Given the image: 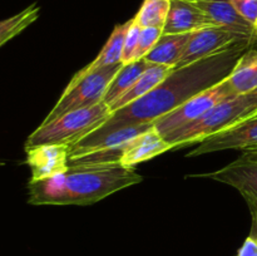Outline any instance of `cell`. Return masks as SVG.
<instances>
[{
	"instance_id": "obj_20",
	"label": "cell",
	"mask_w": 257,
	"mask_h": 256,
	"mask_svg": "<svg viewBox=\"0 0 257 256\" xmlns=\"http://www.w3.org/2000/svg\"><path fill=\"white\" fill-rule=\"evenodd\" d=\"M171 0H145L135 19L142 28L165 27L170 13Z\"/></svg>"
},
{
	"instance_id": "obj_15",
	"label": "cell",
	"mask_w": 257,
	"mask_h": 256,
	"mask_svg": "<svg viewBox=\"0 0 257 256\" xmlns=\"http://www.w3.org/2000/svg\"><path fill=\"white\" fill-rule=\"evenodd\" d=\"M192 33L185 34H162L153 49L146 55L143 59L148 63L167 65L175 69L180 59L182 58L183 52L187 47Z\"/></svg>"
},
{
	"instance_id": "obj_22",
	"label": "cell",
	"mask_w": 257,
	"mask_h": 256,
	"mask_svg": "<svg viewBox=\"0 0 257 256\" xmlns=\"http://www.w3.org/2000/svg\"><path fill=\"white\" fill-rule=\"evenodd\" d=\"M162 34V28H142L140 35V44H138L137 50L138 60L143 59V58L153 49V47H155L156 43L160 40Z\"/></svg>"
},
{
	"instance_id": "obj_10",
	"label": "cell",
	"mask_w": 257,
	"mask_h": 256,
	"mask_svg": "<svg viewBox=\"0 0 257 256\" xmlns=\"http://www.w3.org/2000/svg\"><path fill=\"white\" fill-rule=\"evenodd\" d=\"M27 165L32 181L47 180L62 175L69 168V147L62 145H39L25 148Z\"/></svg>"
},
{
	"instance_id": "obj_24",
	"label": "cell",
	"mask_w": 257,
	"mask_h": 256,
	"mask_svg": "<svg viewBox=\"0 0 257 256\" xmlns=\"http://www.w3.org/2000/svg\"><path fill=\"white\" fill-rule=\"evenodd\" d=\"M237 256H257V240L248 236L238 250Z\"/></svg>"
},
{
	"instance_id": "obj_26",
	"label": "cell",
	"mask_w": 257,
	"mask_h": 256,
	"mask_svg": "<svg viewBox=\"0 0 257 256\" xmlns=\"http://www.w3.org/2000/svg\"><path fill=\"white\" fill-rule=\"evenodd\" d=\"M253 27H255V34L257 35V20H256V23H255V25H253Z\"/></svg>"
},
{
	"instance_id": "obj_12",
	"label": "cell",
	"mask_w": 257,
	"mask_h": 256,
	"mask_svg": "<svg viewBox=\"0 0 257 256\" xmlns=\"http://www.w3.org/2000/svg\"><path fill=\"white\" fill-rule=\"evenodd\" d=\"M170 150H172L170 143L166 142L163 136L152 127L124 143L120 163L128 168H135L138 163L155 158Z\"/></svg>"
},
{
	"instance_id": "obj_18",
	"label": "cell",
	"mask_w": 257,
	"mask_h": 256,
	"mask_svg": "<svg viewBox=\"0 0 257 256\" xmlns=\"http://www.w3.org/2000/svg\"><path fill=\"white\" fill-rule=\"evenodd\" d=\"M130 25L131 20L123 23V24L115 25L112 34L109 35L107 43L102 48V50L97 55V58L90 64L83 68V70H93L98 69V68L117 64V63H123V47H124L125 34H127V30L130 28Z\"/></svg>"
},
{
	"instance_id": "obj_4",
	"label": "cell",
	"mask_w": 257,
	"mask_h": 256,
	"mask_svg": "<svg viewBox=\"0 0 257 256\" xmlns=\"http://www.w3.org/2000/svg\"><path fill=\"white\" fill-rule=\"evenodd\" d=\"M110 114L109 107L104 102L73 110L52 122L42 123L27 138L25 148L39 145H62L70 148L104 124Z\"/></svg>"
},
{
	"instance_id": "obj_1",
	"label": "cell",
	"mask_w": 257,
	"mask_h": 256,
	"mask_svg": "<svg viewBox=\"0 0 257 256\" xmlns=\"http://www.w3.org/2000/svg\"><path fill=\"white\" fill-rule=\"evenodd\" d=\"M256 43V40H243L218 54L173 69L172 73L150 93L112 113L104 124L83 140H99L103 136L127 125L153 123L180 107L193 95L222 82L232 72L241 55Z\"/></svg>"
},
{
	"instance_id": "obj_2",
	"label": "cell",
	"mask_w": 257,
	"mask_h": 256,
	"mask_svg": "<svg viewBox=\"0 0 257 256\" xmlns=\"http://www.w3.org/2000/svg\"><path fill=\"white\" fill-rule=\"evenodd\" d=\"M135 168L122 163L69 166L62 175L28 183L30 205H92L142 182Z\"/></svg>"
},
{
	"instance_id": "obj_8",
	"label": "cell",
	"mask_w": 257,
	"mask_h": 256,
	"mask_svg": "<svg viewBox=\"0 0 257 256\" xmlns=\"http://www.w3.org/2000/svg\"><path fill=\"white\" fill-rule=\"evenodd\" d=\"M243 40H256L255 38L240 34V33H236L227 28L218 27V25L197 30L191 35V39L183 52L182 58L175 69L192 64L203 58L218 54Z\"/></svg>"
},
{
	"instance_id": "obj_23",
	"label": "cell",
	"mask_w": 257,
	"mask_h": 256,
	"mask_svg": "<svg viewBox=\"0 0 257 256\" xmlns=\"http://www.w3.org/2000/svg\"><path fill=\"white\" fill-rule=\"evenodd\" d=\"M238 14L255 25L257 20V0H230Z\"/></svg>"
},
{
	"instance_id": "obj_5",
	"label": "cell",
	"mask_w": 257,
	"mask_h": 256,
	"mask_svg": "<svg viewBox=\"0 0 257 256\" xmlns=\"http://www.w3.org/2000/svg\"><path fill=\"white\" fill-rule=\"evenodd\" d=\"M123 64L124 63H117L93 70L80 69L42 123L52 122L73 110L93 107L103 102L110 82Z\"/></svg>"
},
{
	"instance_id": "obj_28",
	"label": "cell",
	"mask_w": 257,
	"mask_h": 256,
	"mask_svg": "<svg viewBox=\"0 0 257 256\" xmlns=\"http://www.w3.org/2000/svg\"><path fill=\"white\" fill-rule=\"evenodd\" d=\"M255 151H257V150H255Z\"/></svg>"
},
{
	"instance_id": "obj_27",
	"label": "cell",
	"mask_w": 257,
	"mask_h": 256,
	"mask_svg": "<svg viewBox=\"0 0 257 256\" xmlns=\"http://www.w3.org/2000/svg\"><path fill=\"white\" fill-rule=\"evenodd\" d=\"M253 93V94H255V97L257 98V90H255V92H252Z\"/></svg>"
},
{
	"instance_id": "obj_25",
	"label": "cell",
	"mask_w": 257,
	"mask_h": 256,
	"mask_svg": "<svg viewBox=\"0 0 257 256\" xmlns=\"http://www.w3.org/2000/svg\"><path fill=\"white\" fill-rule=\"evenodd\" d=\"M251 212V217H252V221H251V230H250V235L251 237H253L255 240H257V206L252 210H250Z\"/></svg>"
},
{
	"instance_id": "obj_21",
	"label": "cell",
	"mask_w": 257,
	"mask_h": 256,
	"mask_svg": "<svg viewBox=\"0 0 257 256\" xmlns=\"http://www.w3.org/2000/svg\"><path fill=\"white\" fill-rule=\"evenodd\" d=\"M142 27L137 23L135 18L131 19V25L127 30L124 39V47H123V57L122 62L124 64L131 62H135L137 59L138 44H140V35Z\"/></svg>"
},
{
	"instance_id": "obj_16",
	"label": "cell",
	"mask_w": 257,
	"mask_h": 256,
	"mask_svg": "<svg viewBox=\"0 0 257 256\" xmlns=\"http://www.w3.org/2000/svg\"><path fill=\"white\" fill-rule=\"evenodd\" d=\"M227 82L236 95L250 94L257 90V50H246L228 74Z\"/></svg>"
},
{
	"instance_id": "obj_19",
	"label": "cell",
	"mask_w": 257,
	"mask_h": 256,
	"mask_svg": "<svg viewBox=\"0 0 257 256\" xmlns=\"http://www.w3.org/2000/svg\"><path fill=\"white\" fill-rule=\"evenodd\" d=\"M40 8L38 4H32L13 17L0 20V47L19 35L23 30L32 25L39 18Z\"/></svg>"
},
{
	"instance_id": "obj_9",
	"label": "cell",
	"mask_w": 257,
	"mask_h": 256,
	"mask_svg": "<svg viewBox=\"0 0 257 256\" xmlns=\"http://www.w3.org/2000/svg\"><path fill=\"white\" fill-rule=\"evenodd\" d=\"M225 150H240L243 152L257 150V113L206 138L186 156L195 157Z\"/></svg>"
},
{
	"instance_id": "obj_17",
	"label": "cell",
	"mask_w": 257,
	"mask_h": 256,
	"mask_svg": "<svg viewBox=\"0 0 257 256\" xmlns=\"http://www.w3.org/2000/svg\"><path fill=\"white\" fill-rule=\"evenodd\" d=\"M148 65H150V63L145 59L135 60V62L123 64V67L118 70L115 77L110 82L104 98H103V102L109 107L115 100L119 99L135 84L136 80L142 75V73L147 69Z\"/></svg>"
},
{
	"instance_id": "obj_14",
	"label": "cell",
	"mask_w": 257,
	"mask_h": 256,
	"mask_svg": "<svg viewBox=\"0 0 257 256\" xmlns=\"http://www.w3.org/2000/svg\"><path fill=\"white\" fill-rule=\"evenodd\" d=\"M173 68L167 67V65L162 64H155V63H150L147 69L142 73L140 78L136 80L135 84L119 98L115 100L113 104L109 105L110 113H114L117 110L122 109L125 105L131 104V103L136 102L137 99L142 98L147 93H150L153 88L157 87L162 80H165L168 75L172 73Z\"/></svg>"
},
{
	"instance_id": "obj_7",
	"label": "cell",
	"mask_w": 257,
	"mask_h": 256,
	"mask_svg": "<svg viewBox=\"0 0 257 256\" xmlns=\"http://www.w3.org/2000/svg\"><path fill=\"white\" fill-rule=\"evenodd\" d=\"M190 177L210 178L232 186L245 198L250 210L257 206V151H245L237 160L215 172Z\"/></svg>"
},
{
	"instance_id": "obj_13",
	"label": "cell",
	"mask_w": 257,
	"mask_h": 256,
	"mask_svg": "<svg viewBox=\"0 0 257 256\" xmlns=\"http://www.w3.org/2000/svg\"><path fill=\"white\" fill-rule=\"evenodd\" d=\"M202 10L216 25L255 38V27L241 17L230 0H188Z\"/></svg>"
},
{
	"instance_id": "obj_3",
	"label": "cell",
	"mask_w": 257,
	"mask_h": 256,
	"mask_svg": "<svg viewBox=\"0 0 257 256\" xmlns=\"http://www.w3.org/2000/svg\"><path fill=\"white\" fill-rule=\"evenodd\" d=\"M257 113V98L253 93L230 95L190 124L163 136L172 150L195 145L216 135L240 120Z\"/></svg>"
},
{
	"instance_id": "obj_11",
	"label": "cell",
	"mask_w": 257,
	"mask_h": 256,
	"mask_svg": "<svg viewBox=\"0 0 257 256\" xmlns=\"http://www.w3.org/2000/svg\"><path fill=\"white\" fill-rule=\"evenodd\" d=\"M208 27H217L205 13L188 0H171L170 13L163 34L195 33Z\"/></svg>"
},
{
	"instance_id": "obj_6",
	"label": "cell",
	"mask_w": 257,
	"mask_h": 256,
	"mask_svg": "<svg viewBox=\"0 0 257 256\" xmlns=\"http://www.w3.org/2000/svg\"><path fill=\"white\" fill-rule=\"evenodd\" d=\"M230 95L236 94L231 89L227 78H225L218 84L193 95L192 98L182 103L180 107L173 109L172 112L156 119L152 124L161 136H165L172 131L185 127V125L192 123L193 120L198 119L207 110H210L217 103H220L221 100L230 97Z\"/></svg>"
}]
</instances>
